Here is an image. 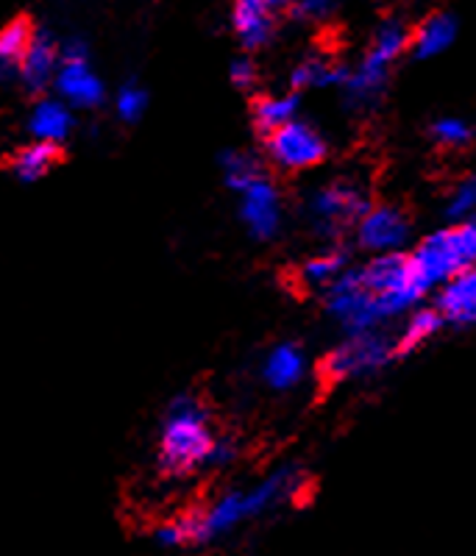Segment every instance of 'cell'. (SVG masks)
Returning <instances> with one entry per match:
<instances>
[{"label":"cell","instance_id":"obj_15","mask_svg":"<svg viewBox=\"0 0 476 556\" xmlns=\"http://www.w3.org/2000/svg\"><path fill=\"white\" fill-rule=\"evenodd\" d=\"M454 37H458V20L446 12H435L415 28L410 48L418 59H429L443 53L454 42Z\"/></svg>","mask_w":476,"mask_h":556},{"label":"cell","instance_id":"obj_4","mask_svg":"<svg viewBox=\"0 0 476 556\" xmlns=\"http://www.w3.org/2000/svg\"><path fill=\"white\" fill-rule=\"evenodd\" d=\"M326 290H329L326 292V309L343 323L351 334L371 331L376 323L385 320V309H381L379 298L362 285L360 270H346Z\"/></svg>","mask_w":476,"mask_h":556},{"label":"cell","instance_id":"obj_23","mask_svg":"<svg viewBox=\"0 0 476 556\" xmlns=\"http://www.w3.org/2000/svg\"><path fill=\"white\" fill-rule=\"evenodd\" d=\"M296 112H299V98H260L254 103V126L262 134H271L274 128L285 126V123L296 121Z\"/></svg>","mask_w":476,"mask_h":556},{"label":"cell","instance_id":"obj_18","mask_svg":"<svg viewBox=\"0 0 476 556\" xmlns=\"http://www.w3.org/2000/svg\"><path fill=\"white\" fill-rule=\"evenodd\" d=\"M28 128H32L34 137L45 139V142H62L73 128L71 106H67L62 98H42V101L32 109Z\"/></svg>","mask_w":476,"mask_h":556},{"label":"cell","instance_id":"obj_26","mask_svg":"<svg viewBox=\"0 0 476 556\" xmlns=\"http://www.w3.org/2000/svg\"><path fill=\"white\" fill-rule=\"evenodd\" d=\"M146 106H148L146 89L137 87V84H126V87H121V92H117V114H121L123 121L128 123L140 121V114L146 112Z\"/></svg>","mask_w":476,"mask_h":556},{"label":"cell","instance_id":"obj_16","mask_svg":"<svg viewBox=\"0 0 476 556\" xmlns=\"http://www.w3.org/2000/svg\"><path fill=\"white\" fill-rule=\"evenodd\" d=\"M304 354H301L299 345L292 342H281L276 345L271 354H267L265 365H262V379L274 390H290L301 381L304 376Z\"/></svg>","mask_w":476,"mask_h":556},{"label":"cell","instance_id":"obj_21","mask_svg":"<svg viewBox=\"0 0 476 556\" xmlns=\"http://www.w3.org/2000/svg\"><path fill=\"white\" fill-rule=\"evenodd\" d=\"M346 253H324V256H315V260L304 262V265L296 270L301 290H317V287H329L335 278H340L346 273Z\"/></svg>","mask_w":476,"mask_h":556},{"label":"cell","instance_id":"obj_13","mask_svg":"<svg viewBox=\"0 0 476 556\" xmlns=\"http://www.w3.org/2000/svg\"><path fill=\"white\" fill-rule=\"evenodd\" d=\"M438 309L443 320L476 323V267L449 278L438 298Z\"/></svg>","mask_w":476,"mask_h":556},{"label":"cell","instance_id":"obj_29","mask_svg":"<svg viewBox=\"0 0 476 556\" xmlns=\"http://www.w3.org/2000/svg\"><path fill=\"white\" fill-rule=\"evenodd\" d=\"M296 9L306 20H326L337 9V0H299Z\"/></svg>","mask_w":476,"mask_h":556},{"label":"cell","instance_id":"obj_25","mask_svg":"<svg viewBox=\"0 0 476 556\" xmlns=\"http://www.w3.org/2000/svg\"><path fill=\"white\" fill-rule=\"evenodd\" d=\"M471 128L463 121H454V117H446L433 126V139L443 148H465L471 146Z\"/></svg>","mask_w":476,"mask_h":556},{"label":"cell","instance_id":"obj_1","mask_svg":"<svg viewBox=\"0 0 476 556\" xmlns=\"http://www.w3.org/2000/svg\"><path fill=\"white\" fill-rule=\"evenodd\" d=\"M210 417L198 399L181 395L171 404L159 437V468L171 476H187L201 465H210L215 451Z\"/></svg>","mask_w":476,"mask_h":556},{"label":"cell","instance_id":"obj_19","mask_svg":"<svg viewBox=\"0 0 476 556\" xmlns=\"http://www.w3.org/2000/svg\"><path fill=\"white\" fill-rule=\"evenodd\" d=\"M34 31L37 28L32 26L28 17H14L12 23L0 28V84L17 76L20 62H23V53H26Z\"/></svg>","mask_w":476,"mask_h":556},{"label":"cell","instance_id":"obj_11","mask_svg":"<svg viewBox=\"0 0 476 556\" xmlns=\"http://www.w3.org/2000/svg\"><path fill=\"white\" fill-rule=\"evenodd\" d=\"M59 64H62V45L48 31H34L32 42L23 53V62H20L17 78L28 92H42L57 78Z\"/></svg>","mask_w":476,"mask_h":556},{"label":"cell","instance_id":"obj_12","mask_svg":"<svg viewBox=\"0 0 476 556\" xmlns=\"http://www.w3.org/2000/svg\"><path fill=\"white\" fill-rule=\"evenodd\" d=\"M231 23H235V34L240 37L242 48L248 51L265 48L276 31L274 3L271 0H235Z\"/></svg>","mask_w":476,"mask_h":556},{"label":"cell","instance_id":"obj_17","mask_svg":"<svg viewBox=\"0 0 476 556\" xmlns=\"http://www.w3.org/2000/svg\"><path fill=\"white\" fill-rule=\"evenodd\" d=\"M62 162V151H59V142H45V139H37L32 146L20 148L17 153L12 156L9 167H12L14 176L20 181H39L42 176L53 170V167Z\"/></svg>","mask_w":476,"mask_h":556},{"label":"cell","instance_id":"obj_10","mask_svg":"<svg viewBox=\"0 0 476 556\" xmlns=\"http://www.w3.org/2000/svg\"><path fill=\"white\" fill-rule=\"evenodd\" d=\"M360 245L368 251H396L410 237V217L399 206H376L360 217Z\"/></svg>","mask_w":476,"mask_h":556},{"label":"cell","instance_id":"obj_3","mask_svg":"<svg viewBox=\"0 0 476 556\" xmlns=\"http://www.w3.org/2000/svg\"><path fill=\"white\" fill-rule=\"evenodd\" d=\"M415 267L429 287L449 281L458 273L476 265V220H465L454 228L435 231L413 253Z\"/></svg>","mask_w":476,"mask_h":556},{"label":"cell","instance_id":"obj_8","mask_svg":"<svg viewBox=\"0 0 476 556\" xmlns=\"http://www.w3.org/2000/svg\"><path fill=\"white\" fill-rule=\"evenodd\" d=\"M312 217L326 235H337L368 212V198L354 184H326L312 195Z\"/></svg>","mask_w":476,"mask_h":556},{"label":"cell","instance_id":"obj_20","mask_svg":"<svg viewBox=\"0 0 476 556\" xmlns=\"http://www.w3.org/2000/svg\"><path fill=\"white\" fill-rule=\"evenodd\" d=\"M349 70L335 59L326 56H310L301 62L299 67L292 70L290 84L296 89H310V87H331V84H346Z\"/></svg>","mask_w":476,"mask_h":556},{"label":"cell","instance_id":"obj_28","mask_svg":"<svg viewBox=\"0 0 476 556\" xmlns=\"http://www.w3.org/2000/svg\"><path fill=\"white\" fill-rule=\"evenodd\" d=\"M229 76L235 87L251 89L256 84V64L251 59H237V62H231Z\"/></svg>","mask_w":476,"mask_h":556},{"label":"cell","instance_id":"obj_9","mask_svg":"<svg viewBox=\"0 0 476 556\" xmlns=\"http://www.w3.org/2000/svg\"><path fill=\"white\" fill-rule=\"evenodd\" d=\"M240 198L242 223H246L248 231H251L256 240H271V237L279 235L281 201L274 184H267L265 178H260V181H254L251 187H246V190L240 192Z\"/></svg>","mask_w":476,"mask_h":556},{"label":"cell","instance_id":"obj_6","mask_svg":"<svg viewBox=\"0 0 476 556\" xmlns=\"http://www.w3.org/2000/svg\"><path fill=\"white\" fill-rule=\"evenodd\" d=\"M57 96L67 106L76 109H96L103 103V81L92 73L87 59V45L82 39H71L62 45V64L53 78Z\"/></svg>","mask_w":476,"mask_h":556},{"label":"cell","instance_id":"obj_7","mask_svg":"<svg viewBox=\"0 0 476 556\" xmlns=\"http://www.w3.org/2000/svg\"><path fill=\"white\" fill-rule=\"evenodd\" d=\"M388 359H393V345L385 337L371 334V331H360L335 348L324 362H321V381L326 384H337L351 376L368 374L374 367H381Z\"/></svg>","mask_w":476,"mask_h":556},{"label":"cell","instance_id":"obj_14","mask_svg":"<svg viewBox=\"0 0 476 556\" xmlns=\"http://www.w3.org/2000/svg\"><path fill=\"white\" fill-rule=\"evenodd\" d=\"M410 39H413V31H410L401 20H385V23L376 28L374 42H371L362 64L371 70H379V73H390V64L410 48Z\"/></svg>","mask_w":476,"mask_h":556},{"label":"cell","instance_id":"obj_30","mask_svg":"<svg viewBox=\"0 0 476 556\" xmlns=\"http://www.w3.org/2000/svg\"><path fill=\"white\" fill-rule=\"evenodd\" d=\"M274 7H287V3H299V0H271Z\"/></svg>","mask_w":476,"mask_h":556},{"label":"cell","instance_id":"obj_22","mask_svg":"<svg viewBox=\"0 0 476 556\" xmlns=\"http://www.w3.org/2000/svg\"><path fill=\"white\" fill-rule=\"evenodd\" d=\"M443 326V315H440V309H424V312H415L413 317H410V323H406L404 334L399 337V342L393 345V356H406L413 354L415 348L424 345L429 337L435 334V331Z\"/></svg>","mask_w":476,"mask_h":556},{"label":"cell","instance_id":"obj_2","mask_svg":"<svg viewBox=\"0 0 476 556\" xmlns=\"http://www.w3.org/2000/svg\"><path fill=\"white\" fill-rule=\"evenodd\" d=\"M360 278L362 285L379 298L385 317L404 312L406 306H413L429 290V285L418 273V267H415L413 256L393 251H385L374 262H368L360 270Z\"/></svg>","mask_w":476,"mask_h":556},{"label":"cell","instance_id":"obj_24","mask_svg":"<svg viewBox=\"0 0 476 556\" xmlns=\"http://www.w3.org/2000/svg\"><path fill=\"white\" fill-rule=\"evenodd\" d=\"M223 176H226V184H229L231 190L242 192L246 187L260 181L262 170L256 165V159L248 156V153H226L223 156Z\"/></svg>","mask_w":476,"mask_h":556},{"label":"cell","instance_id":"obj_5","mask_svg":"<svg viewBox=\"0 0 476 556\" xmlns=\"http://www.w3.org/2000/svg\"><path fill=\"white\" fill-rule=\"evenodd\" d=\"M326 153V139L301 121H290L267 134V159L285 173L310 170L324 162Z\"/></svg>","mask_w":476,"mask_h":556},{"label":"cell","instance_id":"obj_27","mask_svg":"<svg viewBox=\"0 0 476 556\" xmlns=\"http://www.w3.org/2000/svg\"><path fill=\"white\" fill-rule=\"evenodd\" d=\"M474 208H476V176H471L460 184L458 190H454L446 212H449V217H465L468 212H474Z\"/></svg>","mask_w":476,"mask_h":556}]
</instances>
